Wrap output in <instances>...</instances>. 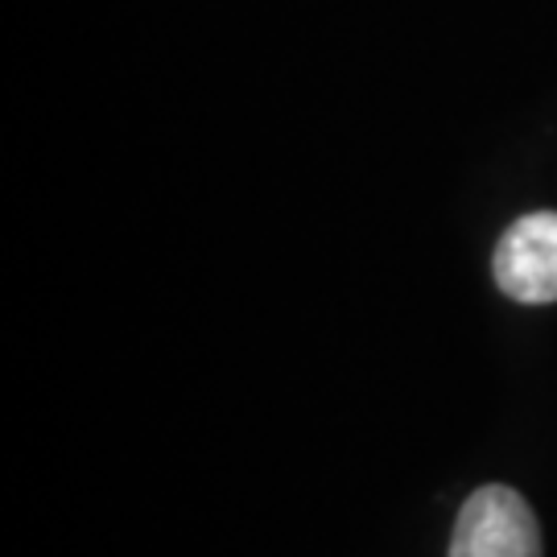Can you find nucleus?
<instances>
[{
	"label": "nucleus",
	"mask_w": 557,
	"mask_h": 557,
	"mask_svg": "<svg viewBox=\"0 0 557 557\" xmlns=\"http://www.w3.org/2000/svg\"><path fill=\"white\" fill-rule=\"evenodd\" d=\"M450 557H541V524L512 487H479L455 524Z\"/></svg>",
	"instance_id": "f257e3e1"
},
{
	"label": "nucleus",
	"mask_w": 557,
	"mask_h": 557,
	"mask_svg": "<svg viewBox=\"0 0 557 557\" xmlns=\"http://www.w3.org/2000/svg\"><path fill=\"white\" fill-rule=\"evenodd\" d=\"M492 273L512 301H557V211H537L512 223L496 244Z\"/></svg>",
	"instance_id": "f03ea898"
}]
</instances>
